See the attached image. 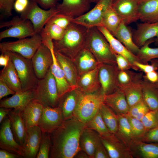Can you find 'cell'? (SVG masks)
<instances>
[{"label":"cell","instance_id":"cell-46","mask_svg":"<svg viewBox=\"0 0 158 158\" xmlns=\"http://www.w3.org/2000/svg\"><path fill=\"white\" fill-rule=\"evenodd\" d=\"M141 121L147 130L158 126L157 111L150 110L143 117Z\"/></svg>","mask_w":158,"mask_h":158},{"label":"cell","instance_id":"cell-1","mask_svg":"<svg viewBox=\"0 0 158 158\" xmlns=\"http://www.w3.org/2000/svg\"><path fill=\"white\" fill-rule=\"evenodd\" d=\"M85 124L73 116L50 133L49 158H73L80 150V139Z\"/></svg>","mask_w":158,"mask_h":158},{"label":"cell","instance_id":"cell-39","mask_svg":"<svg viewBox=\"0 0 158 158\" xmlns=\"http://www.w3.org/2000/svg\"><path fill=\"white\" fill-rule=\"evenodd\" d=\"M99 111L105 123L110 132L115 134L118 129V115L104 102L101 104Z\"/></svg>","mask_w":158,"mask_h":158},{"label":"cell","instance_id":"cell-28","mask_svg":"<svg viewBox=\"0 0 158 158\" xmlns=\"http://www.w3.org/2000/svg\"><path fill=\"white\" fill-rule=\"evenodd\" d=\"M101 142L100 136L97 132L85 127L80 137V150L85 152L90 158H94L96 147Z\"/></svg>","mask_w":158,"mask_h":158},{"label":"cell","instance_id":"cell-24","mask_svg":"<svg viewBox=\"0 0 158 158\" xmlns=\"http://www.w3.org/2000/svg\"><path fill=\"white\" fill-rule=\"evenodd\" d=\"M8 116L10 120L11 127L16 142L23 147L26 135V130L22 117L21 111L11 110Z\"/></svg>","mask_w":158,"mask_h":158},{"label":"cell","instance_id":"cell-53","mask_svg":"<svg viewBox=\"0 0 158 158\" xmlns=\"http://www.w3.org/2000/svg\"><path fill=\"white\" fill-rule=\"evenodd\" d=\"M39 4L42 8L45 10L55 7L59 1L61 0H30Z\"/></svg>","mask_w":158,"mask_h":158},{"label":"cell","instance_id":"cell-49","mask_svg":"<svg viewBox=\"0 0 158 158\" xmlns=\"http://www.w3.org/2000/svg\"><path fill=\"white\" fill-rule=\"evenodd\" d=\"M150 64H145L138 61L135 62L134 66L137 71H140L145 73L158 69V59H155L151 60Z\"/></svg>","mask_w":158,"mask_h":158},{"label":"cell","instance_id":"cell-2","mask_svg":"<svg viewBox=\"0 0 158 158\" xmlns=\"http://www.w3.org/2000/svg\"><path fill=\"white\" fill-rule=\"evenodd\" d=\"M88 28L72 23L61 40H53L54 50L70 58L71 57L75 58L84 48Z\"/></svg>","mask_w":158,"mask_h":158},{"label":"cell","instance_id":"cell-33","mask_svg":"<svg viewBox=\"0 0 158 158\" xmlns=\"http://www.w3.org/2000/svg\"><path fill=\"white\" fill-rule=\"evenodd\" d=\"M0 79L3 81L15 93L23 92L20 80L10 59L7 65L1 71Z\"/></svg>","mask_w":158,"mask_h":158},{"label":"cell","instance_id":"cell-61","mask_svg":"<svg viewBox=\"0 0 158 158\" xmlns=\"http://www.w3.org/2000/svg\"><path fill=\"white\" fill-rule=\"evenodd\" d=\"M74 157L79 158H89L88 155L84 151L80 150L75 155Z\"/></svg>","mask_w":158,"mask_h":158},{"label":"cell","instance_id":"cell-16","mask_svg":"<svg viewBox=\"0 0 158 158\" xmlns=\"http://www.w3.org/2000/svg\"><path fill=\"white\" fill-rule=\"evenodd\" d=\"M100 137L109 158H133L128 147L115 134Z\"/></svg>","mask_w":158,"mask_h":158},{"label":"cell","instance_id":"cell-56","mask_svg":"<svg viewBox=\"0 0 158 158\" xmlns=\"http://www.w3.org/2000/svg\"><path fill=\"white\" fill-rule=\"evenodd\" d=\"M30 0H16L14 5V8L16 11L22 13L28 6Z\"/></svg>","mask_w":158,"mask_h":158},{"label":"cell","instance_id":"cell-37","mask_svg":"<svg viewBox=\"0 0 158 158\" xmlns=\"http://www.w3.org/2000/svg\"><path fill=\"white\" fill-rule=\"evenodd\" d=\"M118 115V129L115 135L128 147L134 140L131 127L126 114Z\"/></svg>","mask_w":158,"mask_h":158},{"label":"cell","instance_id":"cell-29","mask_svg":"<svg viewBox=\"0 0 158 158\" xmlns=\"http://www.w3.org/2000/svg\"><path fill=\"white\" fill-rule=\"evenodd\" d=\"M104 103L117 115L127 114L130 108L124 93L119 88L114 92L105 95Z\"/></svg>","mask_w":158,"mask_h":158},{"label":"cell","instance_id":"cell-6","mask_svg":"<svg viewBox=\"0 0 158 158\" xmlns=\"http://www.w3.org/2000/svg\"><path fill=\"white\" fill-rule=\"evenodd\" d=\"M34 90L35 99L44 107H58L59 100L58 87L50 68L44 78L39 79Z\"/></svg>","mask_w":158,"mask_h":158},{"label":"cell","instance_id":"cell-30","mask_svg":"<svg viewBox=\"0 0 158 158\" xmlns=\"http://www.w3.org/2000/svg\"><path fill=\"white\" fill-rule=\"evenodd\" d=\"M54 52L67 82L73 89H77L78 80V72L71 59L56 51L54 50Z\"/></svg>","mask_w":158,"mask_h":158},{"label":"cell","instance_id":"cell-34","mask_svg":"<svg viewBox=\"0 0 158 158\" xmlns=\"http://www.w3.org/2000/svg\"><path fill=\"white\" fill-rule=\"evenodd\" d=\"M142 99L150 110H158V89L155 83L144 76L142 82Z\"/></svg>","mask_w":158,"mask_h":158},{"label":"cell","instance_id":"cell-21","mask_svg":"<svg viewBox=\"0 0 158 158\" xmlns=\"http://www.w3.org/2000/svg\"><path fill=\"white\" fill-rule=\"evenodd\" d=\"M35 98L34 89L15 93L12 96L1 100L0 107L13 108L22 111L31 101Z\"/></svg>","mask_w":158,"mask_h":158},{"label":"cell","instance_id":"cell-55","mask_svg":"<svg viewBox=\"0 0 158 158\" xmlns=\"http://www.w3.org/2000/svg\"><path fill=\"white\" fill-rule=\"evenodd\" d=\"M15 92L11 89L2 80L0 79V99L10 95H14Z\"/></svg>","mask_w":158,"mask_h":158},{"label":"cell","instance_id":"cell-25","mask_svg":"<svg viewBox=\"0 0 158 158\" xmlns=\"http://www.w3.org/2000/svg\"><path fill=\"white\" fill-rule=\"evenodd\" d=\"M81 91L75 89L66 93L59 98L58 106L65 120L74 116Z\"/></svg>","mask_w":158,"mask_h":158},{"label":"cell","instance_id":"cell-52","mask_svg":"<svg viewBox=\"0 0 158 158\" xmlns=\"http://www.w3.org/2000/svg\"><path fill=\"white\" fill-rule=\"evenodd\" d=\"M142 141L147 143H158V126L147 130Z\"/></svg>","mask_w":158,"mask_h":158},{"label":"cell","instance_id":"cell-47","mask_svg":"<svg viewBox=\"0 0 158 158\" xmlns=\"http://www.w3.org/2000/svg\"><path fill=\"white\" fill-rule=\"evenodd\" d=\"M140 73V72L136 73L130 69L119 70L118 74L119 86L128 84L136 78Z\"/></svg>","mask_w":158,"mask_h":158},{"label":"cell","instance_id":"cell-38","mask_svg":"<svg viewBox=\"0 0 158 158\" xmlns=\"http://www.w3.org/2000/svg\"><path fill=\"white\" fill-rule=\"evenodd\" d=\"M65 30L54 23L48 21L40 32L42 42L50 40H61L64 35Z\"/></svg>","mask_w":158,"mask_h":158},{"label":"cell","instance_id":"cell-3","mask_svg":"<svg viewBox=\"0 0 158 158\" xmlns=\"http://www.w3.org/2000/svg\"><path fill=\"white\" fill-rule=\"evenodd\" d=\"M84 48L92 53L99 63L116 65L115 53L96 27L88 28Z\"/></svg>","mask_w":158,"mask_h":158},{"label":"cell","instance_id":"cell-31","mask_svg":"<svg viewBox=\"0 0 158 158\" xmlns=\"http://www.w3.org/2000/svg\"><path fill=\"white\" fill-rule=\"evenodd\" d=\"M99 66L81 75L78 80L77 89L86 93L93 92L99 90L101 88L98 76Z\"/></svg>","mask_w":158,"mask_h":158},{"label":"cell","instance_id":"cell-64","mask_svg":"<svg viewBox=\"0 0 158 158\" xmlns=\"http://www.w3.org/2000/svg\"><path fill=\"white\" fill-rule=\"evenodd\" d=\"M158 116V110L157 111Z\"/></svg>","mask_w":158,"mask_h":158},{"label":"cell","instance_id":"cell-43","mask_svg":"<svg viewBox=\"0 0 158 158\" xmlns=\"http://www.w3.org/2000/svg\"><path fill=\"white\" fill-rule=\"evenodd\" d=\"M126 115L131 127L134 141H142L147 130L141 120Z\"/></svg>","mask_w":158,"mask_h":158},{"label":"cell","instance_id":"cell-8","mask_svg":"<svg viewBox=\"0 0 158 158\" xmlns=\"http://www.w3.org/2000/svg\"><path fill=\"white\" fill-rule=\"evenodd\" d=\"M8 28L0 33V40L7 37L19 39L31 37L36 34L33 25L28 19L16 16L10 20L2 23L0 28Z\"/></svg>","mask_w":158,"mask_h":158},{"label":"cell","instance_id":"cell-51","mask_svg":"<svg viewBox=\"0 0 158 158\" xmlns=\"http://www.w3.org/2000/svg\"><path fill=\"white\" fill-rule=\"evenodd\" d=\"M117 66L120 70L132 69L136 71L135 67L123 56L115 54Z\"/></svg>","mask_w":158,"mask_h":158},{"label":"cell","instance_id":"cell-14","mask_svg":"<svg viewBox=\"0 0 158 158\" xmlns=\"http://www.w3.org/2000/svg\"><path fill=\"white\" fill-rule=\"evenodd\" d=\"M35 74L38 79L44 78L53 62L51 52L49 48L42 43L31 59Z\"/></svg>","mask_w":158,"mask_h":158},{"label":"cell","instance_id":"cell-35","mask_svg":"<svg viewBox=\"0 0 158 158\" xmlns=\"http://www.w3.org/2000/svg\"><path fill=\"white\" fill-rule=\"evenodd\" d=\"M75 59L78 71L81 75L95 69L100 64L92 53L85 48L79 53Z\"/></svg>","mask_w":158,"mask_h":158},{"label":"cell","instance_id":"cell-27","mask_svg":"<svg viewBox=\"0 0 158 158\" xmlns=\"http://www.w3.org/2000/svg\"><path fill=\"white\" fill-rule=\"evenodd\" d=\"M44 106L37 99L31 101L21 111L26 129L38 124L42 113Z\"/></svg>","mask_w":158,"mask_h":158},{"label":"cell","instance_id":"cell-22","mask_svg":"<svg viewBox=\"0 0 158 158\" xmlns=\"http://www.w3.org/2000/svg\"><path fill=\"white\" fill-rule=\"evenodd\" d=\"M143 75V73L140 72L138 76L130 83L119 86L125 95L130 107L142 99V82Z\"/></svg>","mask_w":158,"mask_h":158},{"label":"cell","instance_id":"cell-9","mask_svg":"<svg viewBox=\"0 0 158 158\" xmlns=\"http://www.w3.org/2000/svg\"><path fill=\"white\" fill-rule=\"evenodd\" d=\"M58 13L56 7L45 10L40 7L37 3L30 1L28 6L21 13L20 17L30 20L36 33H39L48 21Z\"/></svg>","mask_w":158,"mask_h":158},{"label":"cell","instance_id":"cell-11","mask_svg":"<svg viewBox=\"0 0 158 158\" xmlns=\"http://www.w3.org/2000/svg\"><path fill=\"white\" fill-rule=\"evenodd\" d=\"M119 71L116 65L100 64L98 79L101 90L105 95L111 94L119 88L118 79Z\"/></svg>","mask_w":158,"mask_h":158},{"label":"cell","instance_id":"cell-26","mask_svg":"<svg viewBox=\"0 0 158 158\" xmlns=\"http://www.w3.org/2000/svg\"><path fill=\"white\" fill-rule=\"evenodd\" d=\"M133 157L158 158V143L133 141L128 147Z\"/></svg>","mask_w":158,"mask_h":158},{"label":"cell","instance_id":"cell-63","mask_svg":"<svg viewBox=\"0 0 158 158\" xmlns=\"http://www.w3.org/2000/svg\"><path fill=\"white\" fill-rule=\"evenodd\" d=\"M155 84L156 85L158 89V82H157V83H155Z\"/></svg>","mask_w":158,"mask_h":158},{"label":"cell","instance_id":"cell-17","mask_svg":"<svg viewBox=\"0 0 158 158\" xmlns=\"http://www.w3.org/2000/svg\"><path fill=\"white\" fill-rule=\"evenodd\" d=\"M91 2L90 0H62L56 8L60 13L73 19L79 17L88 11Z\"/></svg>","mask_w":158,"mask_h":158},{"label":"cell","instance_id":"cell-18","mask_svg":"<svg viewBox=\"0 0 158 158\" xmlns=\"http://www.w3.org/2000/svg\"><path fill=\"white\" fill-rule=\"evenodd\" d=\"M132 33L133 41L139 48L147 41L155 37L158 44V22L138 24L136 30L133 31Z\"/></svg>","mask_w":158,"mask_h":158},{"label":"cell","instance_id":"cell-4","mask_svg":"<svg viewBox=\"0 0 158 158\" xmlns=\"http://www.w3.org/2000/svg\"><path fill=\"white\" fill-rule=\"evenodd\" d=\"M104 96L101 88L91 93L81 91L74 116L85 124L99 111Z\"/></svg>","mask_w":158,"mask_h":158},{"label":"cell","instance_id":"cell-60","mask_svg":"<svg viewBox=\"0 0 158 158\" xmlns=\"http://www.w3.org/2000/svg\"><path fill=\"white\" fill-rule=\"evenodd\" d=\"M11 109L5 108L3 107L0 108V123H1L3 120L8 115Z\"/></svg>","mask_w":158,"mask_h":158},{"label":"cell","instance_id":"cell-59","mask_svg":"<svg viewBox=\"0 0 158 158\" xmlns=\"http://www.w3.org/2000/svg\"><path fill=\"white\" fill-rule=\"evenodd\" d=\"M10 57L8 55L4 53H1L0 56V66L4 67L6 66L8 64Z\"/></svg>","mask_w":158,"mask_h":158},{"label":"cell","instance_id":"cell-54","mask_svg":"<svg viewBox=\"0 0 158 158\" xmlns=\"http://www.w3.org/2000/svg\"><path fill=\"white\" fill-rule=\"evenodd\" d=\"M107 151L102 141L96 147L94 158H109Z\"/></svg>","mask_w":158,"mask_h":158},{"label":"cell","instance_id":"cell-10","mask_svg":"<svg viewBox=\"0 0 158 158\" xmlns=\"http://www.w3.org/2000/svg\"><path fill=\"white\" fill-rule=\"evenodd\" d=\"M113 0H99L95 6L81 16L73 19V23L88 28L102 26L103 16L111 6Z\"/></svg>","mask_w":158,"mask_h":158},{"label":"cell","instance_id":"cell-15","mask_svg":"<svg viewBox=\"0 0 158 158\" xmlns=\"http://www.w3.org/2000/svg\"><path fill=\"white\" fill-rule=\"evenodd\" d=\"M0 147L24 157L23 147L16 141L11 129L10 120L6 117L1 123L0 129Z\"/></svg>","mask_w":158,"mask_h":158},{"label":"cell","instance_id":"cell-62","mask_svg":"<svg viewBox=\"0 0 158 158\" xmlns=\"http://www.w3.org/2000/svg\"><path fill=\"white\" fill-rule=\"evenodd\" d=\"M99 0H90L91 3H96Z\"/></svg>","mask_w":158,"mask_h":158},{"label":"cell","instance_id":"cell-20","mask_svg":"<svg viewBox=\"0 0 158 158\" xmlns=\"http://www.w3.org/2000/svg\"><path fill=\"white\" fill-rule=\"evenodd\" d=\"M47 46L50 49L52 54L53 62L50 69L57 83L59 98L66 93L74 89L67 82L63 71L56 58L53 41L49 42Z\"/></svg>","mask_w":158,"mask_h":158},{"label":"cell","instance_id":"cell-40","mask_svg":"<svg viewBox=\"0 0 158 158\" xmlns=\"http://www.w3.org/2000/svg\"><path fill=\"white\" fill-rule=\"evenodd\" d=\"M121 22L120 18L111 6L103 16L101 26L105 27L113 35Z\"/></svg>","mask_w":158,"mask_h":158},{"label":"cell","instance_id":"cell-41","mask_svg":"<svg viewBox=\"0 0 158 158\" xmlns=\"http://www.w3.org/2000/svg\"><path fill=\"white\" fill-rule=\"evenodd\" d=\"M156 38L150 39L147 41L140 49L136 55L140 63L146 64L152 60L158 59V47L151 48L149 46L151 43L155 42Z\"/></svg>","mask_w":158,"mask_h":158},{"label":"cell","instance_id":"cell-32","mask_svg":"<svg viewBox=\"0 0 158 158\" xmlns=\"http://www.w3.org/2000/svg\"><path fill=\"white\" fill-rule=\"evenodd\" d=\"M139 12L142 22H158V0H139Z\"/></svg>","mask_w":158,"mask_h":158},{"label":"cell","instance_id":"cell-45","mask_svg":"<svg viewBox=\"0 0 158 158\" xmlns=\"http://www.w3.org/2000/svg\"><path fill=\"white\" fill-rule=\"evenodd\" d=\"M51 145L50 133L42 132V140L36 158H49Z\"/></svg>","mask_w":158,"mask_h":158},{"label":"cell","instance_id":"cell-58","mask_svg":"<svg viewBox=\"0 0 158 158\" xmlns=\"http://www.w3.org/2000/svg\"><path fill=\"white\" fill-rule=\"evenodd\" d=\"M22 158L20 156L9 152L5 150H0V158Z\"/></svg>","mask_w":158,"mask_h":158},{"label":"cell","instance_id":"cell-12","mask_svg":"<svg viewBox=\"0 0 158 158\" xmlns=\"http://www.w3.org/2000/svg\"><path fill=\"white\" fill-rule=\"evenodd\" d=\"M139 0H113L111 6L126 25L139 20Z\"/></svg>","mask_w":158,"mask_h":158},{"label":"cell","instance_id":"cell-13","mask_svg":"<svg viewBox=\"0 0 158 158\" xmlns=\"http://www.w3.org/2000/svg\"><path fill=\"white\" fill-rule=\"evenodd\" d=\"M65 119L58 107H44L38 126L42 133H51L60 127Z\"/></svg>","mask_w":158,"mask_h":158},{"label":"cell","instance_id":"cell-7","mask_svg":"<svg viewBox=\"0 0 158 158\" xmlns=\"http://www.w3.org/2000/svg\"><path fill=\"white\" fill-rule=\"evenodd\" d=\"M42 43L40 33H36L29 38L1 43L0 50L1 53L7 51L16 53L26 58L31 59Z\"/></svg>","mask_w":158,"mask_h":158},{"label":"cell","instance_id":"cell-50","mask_svg":"<svg viewBox=\"0 0 158 158\" xmlns=\"http://www.w3.org/2000/svg\"><path fill=\"white\" fill-rule=\"evenodd\" d=\"M16 0H0V10L3 16L8 18L12 16Z\"/></svg>","mask_w":158,"mask_h":158},{"label":"cell","instance_id":"cell-36","mask_svg":"<svg viewBox=\"0 0 158 158\" xmlns=\"http://www.w3.org/2000/svg\"><path fill=\"white\" fill-rule=\"evenodd\" d=\"M113 35L129 51L136 55L140 48L134 43L133 39L132 31L127 25L121 22Z\"/></svg>","mask_w":158,"mask_h":158},{"label":"cell","instance_id":"cell-23","mask_svg":"<svg viewBox=\"0 0 158 158\" xmlns=\"http://www.w3.org/2000/svg\"><path fill=\"white\" fill-rule=\"evenodd\" d=\"M96 27L105 37L115 54L121 55L125 57L135 67L136 71H137L134 66V63L136 61L140 63L138 57L129 51L105 27L103 26Z\"/></svg>","mask_w":158,"mask_h":158},{"label":"cell","instance_id":"cell-44","mask_svg":"<svg viewBox=\"0 0 158 158\" xmlns=\"http://www.w3.org/2000/svg\"><path fill=\"white\" fill-rule=\"evenodd\" d=\"M150 110L142 99L136 104L130 107L127 114L131 117L141 120Z\"/></svg>","mask_w":158,"mask_h":158},{"label":"cell","instance_id":"cell-42","mask_svg":"<svg viewBox=\"0 0 158 158\" xmlns=\"http://www.w3.org/2000/svg\"><path fill=\"white\" fill-rule=\"evenodd\" d=\"M85 125L86 128L95 131L101 136H107L112 133L105 123L99 111Z\"/></svg>","mask_w":158,"mask_h":158},{"label":"cell","instance_id":"cell-19","mask_svg":"<svg viewBox=\"0 0 158 158\" xmlns=\"http://www.w3.org/2000/svg\"><path fill=\"white\" fill-rule=\"evenodd\" d=\"M42 132L37 125L31 127L26 130V135L23 146L24 157L36 158L42 140Z\"/></svg>","mask_w":158,"mask_h":158},{"label":"cell","instance_id":"cell-48","mask_svg":"<svg viewBox=\"0 0 158 158\" xmlns=\"http://www.w3.org/2000/svg\"><path fill=\"white\" fill-rule=\"evenodd\" d=\"M73 19L66 15L58 13L53 16L48 21L66 30L73 23Z\"/></svg>","mask_w":158,"mask_h":158},{"label":"cell","instance_id":"cell-57","mask_svg":"<svg viewBox=\"0 0 158 158\" xmlns=\"http://www.w3.org/2000/svg\"><path fill=\"white\" fill-rule=\"evenodd\" d=\"M144 77L149 82L154 83L158 82V72L154 71L145 73Z\"/></svg>","mask_w":158,"mask_h":158},{"label":"cell","instance_id":"cell-5","mask_svg":"<svg viewBox=\"0 0 158 158\" xmlns=\"http://www.w3.org/2000/svg\"><path fill=\"white\" fill-rule=\"evenodd\" d=\"M1 53L8 55L13 64L20 81L23 91L35 89L39 79L35 73L31 59L10 51Z\"/></svg>","mask_w":158,"mask_h":158}]
</instances>
